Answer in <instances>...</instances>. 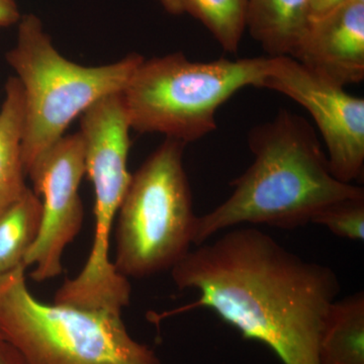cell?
<instances>
[{
	"label": "cell",
	"mask_w": 364,
	"mask_h": 364,
	"mask_svg": "<svg viewBox=\"0 0 364 364\" xmlns=\"http://www.w3.org/2000/svg\"><path fill=\"white\" fill-rule=\"evenodd\" d=\"M172 279L245 339L267 345L284 364H320L318 346L340 282L331 268L287 250L256 228H239L191 250Z\"/></svg>",
	"instance_id": "6da1fadb"
},
{
	"label": "cell",
	"mask_w": 364,
	"mask_h": 364,
	"mask_svg": "<svg viewBox=\"0 0 364 364\" xmlns=\"http://www.w3.org/2000/svg\"><path fill=\"white\" fill-rule=\"evenodd\" d=\"M248 143L252 164L232 182L228 200L196 218L195 245L238 225L305 226L328 205L364 196L363 188L334 176L315 130L294 112L280 111L254 128Z\"/></svg>",
	"instance_id": "7a4b0ae2"
},
{
	"label": "cell",
	"mask_w": 364,
	"mask_h": 364,
	"mask_svg": "<svg viewBox=\"0 0 364 364\" xmlns=\"http://www.w3.org/2000/svg\"><path fill=\"white\" fill-rule=\"evenodd\" d=\"M18 23L16 45L6 60L23 90L21 156L28 176L75 117L97 100L123 91L144 58L131 54L107 65H79L57 51L39 18L28 14Z\"/></svg>",
	"instance_id": "3957f363"
},
{
	"label": "cell",
	"mask_w": 364,
	"mask_h": 364,
	"mask_svg": "<svg viewBox=\"0 0 364 364\" xmlns=\"http://www.w3.org/2000/svg\"><path fill=\"white\" fill-rule=\"evenodd\" d=\"M267 57L191 61L181 53L139 64L121 92L132 130L184 144L217 129L218 109L247 86L261 88Z\"/></svg>",
	"instance_id": "277c9868"
},
{
	"label": "cell",
	"mask_w": 364,
	"mask_h": 364,
	"mask_svg": "<svg viewBox=\"0 0 364 364\" xmlns=\"http://www.w3.org/2000/svg\"><path fill=\"white\" fill-rule=\"evenodd\" d=\"M26 270L20 265L0 277V333L26 364H161L131 336L122 312L43 303Z\"/></svg>",
	"instance_id": "5b68a950"
},
{
	"label": "cell",
	"mask_w": 364,
	"mask_h": 364,
	"mask_svg": "<svg viewBox=\"0 0 364 364\" xmlns=\"http://www.w3.org/2000/svg\"><path fill=\"white\" fill-rule=\"evenodd\" d=\"M130 130L121 92L97 100L81 114L85 176L95 195V237L85 267L62 284L55 304L117 312L130 304V282L117 272L111 258L112 228L132 178Z\"/></svg>",
	"instance_id": "8992f818"
},
{
	"label": "cell",
	"mask_w": 364,
	"mask_h": 364,
	"mask_svg": "<svg viewBox=\"0 0 364 364\" xmlns=\"http://www.w3.org/2000/svg\"><path fill=\"white\" fill-rule=\"evenodd\" d=\"M186 145L166 138L132 174L117 212L112 261L126 279L171 269L191 251L198 217L183 166Z\"/></svg>",
	"instance_id": "52a82bcc"
},
{
	"label": "cell",
	"mask_w": 364,
	"mask_h": 364,
	"mask_svg": "<svg viewBox=\"0 0 364 364\" xmlns=\"http://www.w3.org/2000/svg\"><path fill=\"white\" fill-rule=\"evenodd\" d=\"M261 88L277 91L301 105L317 124L332 173L358 181L364 168V100L354 97L289 56L267 57Z\"/></svg>",
	"instance_id": "ba28073f"
},
{
	"label": "cell",
	"mask_w": 364,
	"mask_h": 364,
	"mask_svg": "<svg viewBox=\"0 0 364 364\" xmlns=\"http://www.w3.org/2000/svg\"><path fill=\"white\" fill-rule=\"evenodd\" d=\"M33 193L42 196L39 236L23 259L35 267L31 277L37 282L63 272L62 257L77 237L85 220L79 186L85 176V147L79 132L64 136L28 171Z\"/></svg>",
	"instance_id": "9c48e42d"
},
{
	"label": "cell",
	"mask_w": 364,
	"mask_h": 364,
	"mask_svg": "<svg viewBox=\"0 0 364 364\" xmlns=\"http://www.w3.org/2000/svg\"><path fill=\"white\" fill-rule=\"evenodd\" d=\"M291 58L346 86L364 79V0H347L311 18Z\"/></svg>",
	"instance_id": "30bf717a"
},
{
	"label": "cell",
	"mask_w": 364,
	"mask_h": 364,
	"mask_svg": "<svg viewBox=\"0 0 364 364\" xmlns=\"http://www.w3.org/2000/svg\"><path fill=\"white\" fill-rule=\"evenodd\" d=\"M311 21V0H247L246 30L267 57L291 56Z\"/></svg>",
	"instance_id": "8fae6325"
},
{
	"label": "cell",
	"mask_w": 364,
	"mask_h": 364,
	"mask_svg": "<svg viewBox=\"0 0 364 364\" xmlns=\"http://www.w3.org/2000/svg\"><path fill=\"white\" fill-rule=\"evenodd\" d=\"M23 90L16 76L7 79L0 109V215L26 193V170L21 156Z\"/></svg>",
	"instance_id": "7c38bea8"
},
{
	"label": "cell",
	"mask_w": 364,
	"mask_h": 364,
	"mask_svg": "<svg viewBox=\"0 0 364 364\" xmlns=\"http://www.w3.org/2000/svg\"><path fill=\"white\" fill-rule=\"evenodd\" d=\"M320 364H364V294L336 299L326 318Z\"/></svg>",
	"instance_id": "4fadbf2b"
},
{
	"label": "cell",
	"mask_w": 364,
	"mask_h": 364,
	"mask_svg": "<svg viewBox=\"0 0 364 364\" xmlns=\"http://www.w3.org/2000/svg\"><path fill=\"white\" fill-rule=\"evenodd\" d=\"M41 223L42 200L31 188L0 215V277L23 265L39 236Z\"/></svg>",
	"instance_id": "5bb4252c"
},
{
	"label": "cell",
	"mask_w": 364,
	"mask_h": 364,
	"mask_svg": "<svg viewBox=\"0 0 364 364\" xmlns=\"http://www.w3.org/2000/svg\"><path fill=\"white\" fill-rule=\"evenodd\" d=\"M172 14H188L208 28L225 51L236 53L246 31L247 0H159Z\"/></svg>",
	"instance_id": "9a60e30c"
},
{
	"label": "cell",
	"mask_w": 364,
	"mask_h": 364,
	"mask_svg": "<svg viewBox=\"0 0 364 364\" xmlns=\"http://www.w3.org/2000/svg\"><path fill=\"white\" fill-rule=\"evenodd\" d=\"M311 224L324 226L341 238L363 241L364 196L346 198L328 205L314 217Z\"/></svg>",
	"instance_id": "2e32d148"
},
{
	"label": "cell",
	"mask_w": 364,
	"mask_h": 364,
	"mask_svg": "<svg viewBox=\"0 0 364 364\" xmlns=\"http://www.w3.org/2000/svg\"><path fill=\"white\" fill-rule=\"evenodd\" d=\"M21 18L16 0H0V28L18 23Z\"/></svg>",
	"instance_id": "e0dca14e"
},
{
	"label": "cell",
	"mask_w": 364,
	"mask_h": 364,
	"mask_svg": "<svg viewBox=\"0 0 364 364\" xmlns=\"http://www.w3.org/2000/svg\"><path fill=\"white\" fill-rule=\"evenodd\" d=\"M0 364H26L13 344L0 333Z\"/></svg>",
	"instance_id": "ac0fdd59"
},
{
	"label": "cell",
	"mask_w": 364,
	"mask_h": 364,
	"mask_svg": "<svg viewBox=\"0 0 364 364\" xmlns=\"http://www.w3.org/2000/svg\"><path fill=\"white\" fill-rule=\"evenodd\" d=\"M347 0H311V18L322 16Z\"/></svg>",
	"instance_id": "d6986e66"
}]
</instances>
